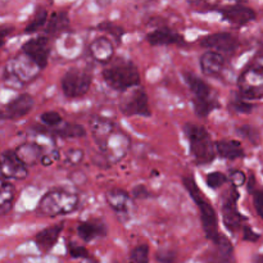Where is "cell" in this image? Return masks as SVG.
<instances>
[{
	"label": "cell",
	"instance_id": "obj_10",
	"mask_svg": "<svg viewBox=\"0 0 263 263\" xmlns=\"http://www.w3.org/2000/svg\"><path fill=\"white\" fill-rule=\"evenodd\" d=\"M239 193L235 186L231 187L228 193H226L225 198L222 199V220L223 225L228 229L230 233L235 234L243 228V223L246 221L244 216L239 212L238 210V202Z\"/></svg>",
	"mask_w": 263,
	"mask_h": 263
},
{
	"label": "cell",
	"instance_id": "obj_14",
	"mask_svg": "<svg viewBox=\"0 0 263 263\" xmlns=\"http://www.w3.org/2000/svg\"><path fill=\"white\" fill-rule=\"evenodd\" d=\"M212 243V248L204 256L205 263H236L233 244L225 235L218 234Z\"/></svg>",
	"mask_w": 263,
	"mask_h": 263
},
{
	"label": "cell",
	"instance_id": "obj_6",
	"mask_svg": "<svg viewBox=\"0 0 263 263\" xmlns=\"http://www.w3.org/2000/svg\"><path fill=\"white\" fill-rule=\"evenodd\" d=\"M184 77L190 91L194 95L193 105H194L195 113L199 117H207L215 108L218 107L217 98L215 97L213 89L197 74L184 73Z\"/></svg>",
	"mask_w": 263,
	"mask_h": 263
},
{
	"label": "cell",
	"instance_id": "obj_46",
	"mask_svg": "<svg viewBox=\"0 0 263 263\" xmlns=\"http://www.w3.org/2000/svg\"><path fill=\"white\" fill-rule=\"evenodd\" d=\"M5 118H8L7 113L3 112V110H0V120H5Z\"/></svg>",
	"mask_w": 263,
	"mask_h": 263
},
{
	"label": "cell",
	"instance_id": "obj_25",
	"mask_svg": "<svg viewBox=\"0 0 263 263\" xmlns=\"http://www.w3.org/2000/svg\"><path fill=\"white\" fill-rule=\"evenodd\" d=\"M216 153L225 159H234L243 158L244 149L239 141L235 140H220L215 144Z\"/></svg>",
	"mask_w": 263,
	"mask_h": 263
},
{
	"label": "cell",
	"instance_id": "obj_32",
	"mask_svg": "<svg viewBox=\"0 0 263 263\" xmlns=\"http://www.w3.org/2000/svg\"><path fill=\"white\" fill-rule=\"evenodd\" d=\"M98 30L104 31V32L109 33V35H112L113 37H116V40H117V41L121 40L123 32H125V31H123V28L121 27V26L115 25V23H112V22L99 23V25H98Z\"/></svg>",
	"mask_w": 263,
	"mask_h": 263
},
{
	"label": "cell",
	"instance_id": "obj_11",
	"mask_svg": "<svg viewBox=\"0 0 263 263\" xmlns=\"http://www.w3.org/2000/svg\"><path fill=\"white\" fill-rule=\"evenodd\" d=\"M120 109L122 115L131 117V116H141V117H151L152 110L149 107L148 95L144 89L134 90L130 95L121 102Z\"/></svg>",
	"mask_w": 263,
	"mask_h": 263
},
{
	"label": "cell",
	"instance_id": "obj_26",
	"mask_svg": "<svg viewBox=\"0 0 263 263\" xmlns=\"http://www.w3.org/2000/svg\"><path fill=\"white\" fill-rule=\"evenodd\" d=\"M15 189L8 180L0 179V216L8 215L13 208Z\"/></svg>",
	"mask_w": 263,
	"mask_h": 263
},
{
	"label": "cell",
	"instance_id": "obj_27",
	"mask_svg": "<svg viewBox=\"0 0 263 263\" xmlns=\"http://www.w3.org/2000/svg\"><path fill=\"white\" fill-rule=\"evenodd\" d=\"M69 28V18L66 12H55L49 18L46 25V33L51 36H57L64 32Z\"/></svg>",
	"mask_w": 263,
	"mask_h": 263
},
{
	"label": "cell",
	"instance_id": "obj_8",
	"mask_svg": "<svg viewBox=\"0 0 263 263\" xmlns=\"http://www.w3.org/2000/svg\"><path fill=\"white\" fill-rule=\"evenodd\" d=\"M100 152L110 163H118L127 156L131 148V140L122 130L116 126L99 144Z\"/></svg>",
	"mask_w": 263,
	"mask_h": 263
},
{
	"label": "cell",
	"instance_id": "obj_37",
	"mask_svg": "<svg viewBox=\"0 0 263 263\" xmlns=\"http://www.w3.org/2000/svg\"><path fill=\"white\" fill-rule=\"evenodd\" d=\"M67 252L72 258H89L90 254L85 247L76 246L74 243L67 244Z\"/></svg>",
	"mask_w": 263,
	"mask_h": 263
},
{
	"label": "cell",
	"instance_id": "obj_5",
	"mask_svg": "<svg viewBox=\"0 0 263 263\" xmlns=\"http://www.w3.org/2000/svg\"><path fill=\"white\" fill-rule=\"evenodd\" d=\"M40 67L26 54L14 57L7 63L4 69V80L9 86L20 87L32 82L39 76Z\"/></svg>",
	"mask_w": 263,
	"mask_h": 263
},
{
	"label": "cell",
	"instance_id": "obj_2",
	"mask_svg": "<svg viewBox=\"0 0 263 263\" xmlns=\"http://www.w3.org/2000/svg\"><path fill=\"white\" fill-rule=\"evenodd\" d=\"M182 184H184L185 189L189 192L192 199L197 203L198 208H199L203 231H204L207 239L212 241L220 234V231H218V218L215 208L212 207L210 200L203 195V193L200 192V189L198 187L197 182H195L193 177H184Z\"/></svg>",
	"mask_w": 263,
	"mask_h": 263
},
{
	"label": "cell",
	"instance_id": "obj_38",
	"mask_svg": "<svg viewBox=\"0 0 263 263\" xmlns=\"http://www.w3.org/2000/svg\"><path fill=\"white\" fill-rule=\"evenodd\" d=\"M253 204L258 216L263 220V189L253 193Z\"/></svg>",
	"mask_w": 263,
	"mask_h": 263
},
{
	"label": "cell",
	"instance_id": "obj_41",
	"mask_svg": "<svg viewBox=\"0 0 263 263\" xmlns=\"http://www.w3.org/2000/svg\"><path fill=\"white\" fill-rule=\"evenodd\" d=\"M231 181H233L234 186H240L246 182V175L243 174L241 171H233L231 172V176H230Z\"/></svg>",
	"mask_w": 263,
	"mask_h": 263
},
{
	"label": "cell",
	"instance_id": "obj_19",
	"mask_svg": "<svg viewBox=\"0 0 263 263\" xmlns=\"http://www.w3.org/2000/svg\"><path fill=\"white\" fill-rule=\"evenodd\" d=\"M226 66L225 57L215 50H208L200 57V68L205 76H218Z\"/></svg>",
	"mask_w": 263,
	"mask_h": 263
},
{
	"label": "cell",
	"instance_id": "obj_16",
	"mask_svg": "<svg viewBox=\"0 0 263 263\" xmlns=\"http://www.w3.org/2000/svg\"><path fill=\"white\" fill-rule=\"evenodd\" d=\"M200 45L208 50H215L221 54H230L238 49L239 41L229 32H217L204 36L200 40Z\"/></svg>",
	"mask_w": 263,
	"mask_h": 263
},
{
	"label": "cell",
	"instance_id": "obj_7",
	"mask_svg": "<svg viewBox=\"0 0 263 263\" xmlns=\"http://www.w3.org/2000/svg\"><path fill=\"white\" fill-rule=\"evenodd\" d=\"M239 95L247 100L263 97V57L254 59L238 80Z\"/></svg>",
	"mask_w": 263,
	"mask_h": 263
},
{
	"label": "cell",
	"instance_id": "obj_36",
	"mask_svg": "<svg viewBox=\"0 0 263 263\" xmlns=\"http://www.w3.org/2000/svg\"><path fill=\"white\" fill-rule=\"evenodd\" d=\"M236 133L241 136V138L247 139V140L251 141L252 144H258L259 140V134L256 128H253L252 126H241L236 130Z\"/></svg>",
	"mask_w": 263,
	"mask_h": 263
},
{
	"label": "cell",
	"instance_id": "obj_17",
	"mask_svg": "<svg viewBox=\"0 0 263 263\" xmlns=\"http://www.w3.org/2000/svg\"><path fill=\"white\" fill-rule=\"evenodd\" d=\"M220 13L223 20L236 26L248 25L249 22L256 20V12L253 9L239 4L222 8V9H220Z\"/></svg>",
	"mask_w": 263,
	"mask_h": 263
},
{
	"label": "cell",
	"instance_id": "obj_20",
	"mask_svg": "<svg viewBox=\"0 0 263 263\" xmlns=\"http://www.w3.org/2000/svg\"><path fill=\"white\" fill-rule=\"evenodd\" d=\"M107 225L98 218L82 221L77 226V234L84 241H92L97 238H103L107 235Z\"/></svg>",
	"mask_w": 263,
	"mask_h": 263
},
{
	"label": "cell",
	"instance_id": "obj_3",
	"mask_svg": "<svg viewBox=\"0 0 263 263\" xmlns=\"http://www.w3.org/2000/svg\"><path fill=\"white\" fill-rule=\"evenodd\" d=\"M103 80L110 89L126 91L140 84V73L133 62H113L103 71Z\"/></svg>",
	"mask_w": 263,
	"mask_h": 263
},
{
	"label": "cell",
	"instance_id": "obj_21",
	"mask_svg": "<svg viewBox=\"0 0 263 263\" xmlns=\"http://www.w3.org/2000/svg\"><path fill=\"white\" fill-rule=\"evenodd\" d=\"M90 55L100 63H109L115 55V46L108 37H98L89 45Z\"/></svg>",
	"mask_w": 263,
	"mask_h": 263
},
{
	"label": "cell",
	"instance_id": "obj_28",
	"mask_svg": "<svg viewBox=\"0 0 263 263\" xmlns=\"http://www.w3.org/2000/svg\"><path fill=\"white\" fill-rule=\"evenodd\" d=\"M54 134L63 139H79L86 136V130L84 126L77 125V123H66L63 127L55 128Z\"/></svg>",
	"mask_w": 263,
	"mask_h": 263
},
{
	"label": "cell",
	"instance_id": "obj_13",
	"mask_svg": "<svg viewBox=\"0 0 263 263\" xmlns=\"http://www.w3.org/2000/svg\"><path fill=\"white\" fill-rule=\"evenodd\" d=\"M22 53L32 59L41 69H44L48 66L49 57L51 53L50 40L45 36L31 39L22 45Z\"/></svg>",
	"mask_w": 263,
	"mask_h": 263
},
{
	"label": "cell",
	"instance_id": "obj_9",
	"mask_svg": "<svg viewBox=\"0 0 263 263\" xmlns=\"http://www.w3.org/2000/svg\"><path fill=\"white\" fill-rule=\"evenodd\" d=\"M92 77L86 69L71 68L62 77V91L68 99H77L87 94L91 86Z\"/></svg>",
	"mask_w": 263,
	"mask_h": 263
},
{
	"label": "cell",
	"instance_id": "obj_47",
	"mask_svg": "<svg viewBox=\"0 0 263 263\" xmlns=\"http://www.w3.org/2000/svg\"><path fill=\"white\" fill-rule=\"evenodd\" d=\"M8 2H9V0H0V5H4V4H7Z\"/></svg>",
	"mask_w": 263,
	"mask_h": 263
},
{
	"label": "cell",
	"instance_id": "obj_29",
	"mask_svg": "<svg viewBox=\"0 0 263 263\" xmlns=\"http://www.w3.org/2000/svg\"><path fill=\"white\" fill-rule=\"evenodd\" d=\"M48 21V12H46L45 8L43 7H37L36 8L35 13L32 15V20L28 22V25L26 26V33H33L36 31L40 30L44 25Z\"/></svg>",
	"mask_w": 263,
	"mask_h": 263
},
{
	"label": "cell",
	"instance_id": "obj_42",
	"mask_svg": "<svg viewBox=\"0 0 263 263\" xmlns=\"http://www.w3.org/2000/svg\"><path fill=\"white\" fill-rule=\"evenodd\" d=\"M157 259L162 263H172L175 259V254L170 251H159L157 253Z\"/></svg>",
	"mask_w": 263,
	"mask_h": 263
},
{
	"label": "cell",
	"instance_id": "obj_40",
	"mask_svg": "<svg viewBox=\"0 0 263 263\" xmlns=\"http://www.w3.org/2000/svg\"><path fill=\"white\" fill-rule=\"evenodd\" d=\"M241 229H243V239L246 241H252V243H254V241H257L261 238L259 234L254 233V231L252 230V228H249V226L244 225Z\"/></svg>",
	"mask_w": 263,
	"mask_h": 263
},
{
	"label": "cell",
	"instance_id": "obj_31",
	"mask_svg": "<svg viewBox=\"0 0 263 263\" xmlns=\"http://www.w3.org/2000/svg\"><path fill=\"white\" fill-rule=\"evenodd\" d=\"M84 159V151L82 149H77V148H72L68 149L64 154V163L67 166H77L80 164Z\"/></svg>",
	"mask_w": 263,
	"mask_h": 263
},
{
	"label": "cell",
	"instance_id": "obj_34",
	"mask_svg": "<svg viewBox=\"0 0 263 263\" xmlns=\"http://www.w3.org/2000/svg\"><path fill=\"white\" fill-rule=\"evenodd\" d=\"M205 181H207V185L211 189H218V187H221L226 181H228V177H226L222 172L215 171L207 175Z\"/></svg>",
	"mask_w": 263,
	"mask_h": 263
},
{
	"label": "cell",
	"instance_id": "obj_24",
	"mask_svg": "<svg viewBox=\"0 0 263 263\" xmlns=\"http://www.w3.org/2000/svg\"><path fill=\"white\" fill-rule=\"evenodd\" d=\"M14 153L17 154L18 158L26 164V166H35L36 163H40L41 156H43V151H41L40 145L36 144L35 141H26L18 145Z\"/></svg>",
	"mask_w": 263,
	"mask_h": 263
},
{
	"label": "cell",
	"instance_id": "obj_30",
	"mask_svg": "<svg viewBox=\"0 0 263 263\" xmlns=\"http://www.w3.org/2000/svg\"><path fill=\"white\" fill-rule=\"evenodd\" d=\"M130 263H149V247L139 244L131 251Z\"/></svg>",
	"mask_w": 263,
	"mask_h": 263
},
{
	"label": "cell",
	"instance_id": "obj_15",
	"mask_svg": "<svg viewBox=\"0 0 263 263\" xmlns=\"http://www.w3.org/2000/svg\"><path fill=\"white\" fill-rule=\"evenodd\" d=\"M105 198L109 207L117 213L118 217L122 221L128 220L133 216L135 204L127 192L122 189H110L105 194Z\"/></svg>",
	"mask_w": 263,
	"mask_h": 263
},
{
	"label": "cell",
	"instance_id": "obj_35",
	"mask_svg": "<svg viewBox=\"0 0 263 263\" xmlns=\"http://www.w3.org/2000/svg\"><path fill=\"white\" fill-rule=\"evenodd\" d=\"M231 108H233L235 112L238 113H251L253 109V104L248 102L247 99H244L243 97H236L235 99L231 100Z\"/></svg>",
	"mask_w": 263,
	"mask_h": 263
},
{
	"label": "cell",
	"instance_id": "obj_22",
	"mask_svg": "<svg viewBox=\"0 0 263 263\" xmlns=\"http://www.w3.org/2000/svg\"><path fill=\"white\" fill-rule=\"evenodd\" d=\"M146 41L153 46H167L182 44L184 37L174 31L167 30V28H158L146 35Z\"/></svg>",
	"mask_w": 263,
	"mask_h": 263
},
{
	"label": "cell",
	"instance_id": "obj_1",
	"mask_svg": "<svg viewBox=\"0 0 263 263\" xmlns=\"http://www.w3.org/2000/svg\"><path fill=\"white\" fill-rule=\"evenodd\" d=\"M80 198L76 193L67 189H53L43 195L37 204V213L45 217L71 215L77 210Z\"/></svg>",
	"mask_w": 263,
	"mask_h": 263
},
{
	"label": "cell",
	"instance_id": "obj_12",
	"mask_svg": "<svg viewBox=\"0 0 263 263\" xmlns=\"http://www.w3.org/2000/svg\"><path fill=\"white\" fill-rule=\"evenodd\" d=\"M0 175L5 180L21 181L28 176V170L14 152L5 151L0 154Z\"/></svg>",
	"mask_w": 263,
	"mask_h": 263
},
{
	"label": "cell",
	"instance_id": "obj_4",
	"mask_svg": "<svg viewBox=\"0 0 263 263\" xmlns=\"http://www.w3.org/2000/svg\"><path fill=\"white\" fill-rule=\"evenodd\" d=\"M184 133L189 141L190 153L195 162L199 164L211 163L216 157V148L208 131L203 126L185 123Z\"/></svg>",
	"mask_w": 263,
	"mask_h": 263
},
{
	"label": "cell",
	"instance_id": "obj_44",
	"mask_svg": "<svg viewBox=\"0 0 263 263\" xmlns=\"http://www.w3.org/2000/svg\"><path fill=\"white\" fill-rule=\"evenodd\" d=\"M99 8H107L113 3V0H95Z\"/></svg>",
	"mask_w": 263,
	"mask_h": 263
},
{
	"label": "cell",
	"instance_id": "obj_18",
	"mask_svg": "<svg viewBox=\"0 0 263 263\" xmlns=\"http://www.w3.org/2000/svg\"><path fill=\"white\" fill-rule=\"evenodd\" d=\"M64 223H57V225L49 226L44 230L39 231L35 236V244L41 253H48L58 241L62 231H63Z\"/></svg>",
	"mask_w": 263,
	"mask_h": 263
},
{
	"label": "cell",
	"instance_id": "obj_45",
	"mask_svg": "<svg viewBox=\"0 0 263 263\" xmlns=\"http://www.w3.org/2000/svg\"><path fill=\"white\" fill-rule=\"evenodd\" d=\"M254 263H263V254L256 256V258H254Z\"/></svg>",
	"mask_w": 263,
	"mask_h": 263
},
{
	"label": "cell",
	"instance_id": "obj_39",
	"mask_svg": "<svg viewBox=\"0 0 263 263\" xmlns=\"http://www.w3.org/2000/svg\"><path fill=\"white\" fill-rule=\"evenodd\" d=\"M131 194H133V197L136 198V199H146V198H151V193H149V190L146 189L145 186H143V185H139V186L134 187Z\"/></svg>",
	"mask_w": 263,
	"mask_h": 263
},
{
	"label": "cell",
	"instance_id": "obj_33",
	"mask_svg": "<svg viewBox=\"0 0 263 263\" xmlns=\"http://www.w3.org/2000/svg\"><path fill=\"white\" fill-rule=\"evenodd\" d=\"M40 121L44 125L48 126V127H57L58 125H61L63 118H62V116L59 115L58 112H55V110H49V112L43 113V115L40 116Z\"/></svg>",
	"mask_w": 263,
	"mask_h": 263
},
{
	"label": "cell",
	"instance_id": "obj_43",
	"mask_svg": "<svg viewBox=\"0 0 263 263\" xmlns=\"http://www.w3.org/2000/svg\"><path fill=\"white\" fill-rule=\"evenodd\" d=\"M12 31H13V27H10V26H0V45L4 43L7 36L9 35Z\"/></svg>",
	"mask_w": 263,
	"mask_h": 263
},
{
	"label": "cell",
	"instance_id": "obj_23",
	"mask_svg": "<svg viewBox=\"0 0 263 263\" xmlns=\"http://www.w3.org/2000/svg\"><path fill=\"white\" fill-rule=\"evenodd\" d=\"M33 108V98L30 94H21L7 105L8 118H21L28 115Z\"/></svg>",
	"mask_w": 263,
	"mask_h": 263
}]
</instances>
